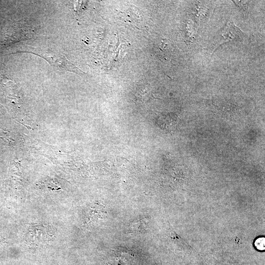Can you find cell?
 <instances>
[{"mask_svg":"<svg viewBox=\"0 0 265 265\" xmlns=\"http://www.w3.org/2000/svg\"><path fill=\"white\" fill-rule=\"evenodd\" d=\"M20 53H26L38 55L46 60L54 68L60 71L71 72L80 76H83L85 74L65 56L50 50L29 48Z\"/></svg>","mask_w":265,"mask_h":265,"instance_id":"1","label":"cell"},{"mask_svg":"<svg viewBox=\"0 0 265 265\" xmlns=\"http://www.w3.org/2000/svg\"><path fill=\"white\" fill-rule=\"evenodd\" d=\"M245 37V33L236 26L233 22H228L216 36L215 48L227 42H242Z\"/></svg>","mask_w":265,"mask_h":265,"instance_id":"2","label":"cell"},{"mask_svg":"<svg viewBox=\"0 0 265 265\" xmlns=\"http://www.w3.org/2000/svg\"><path fill=\"white\" fill-rule=\"evenodd\" d=\"M132 256L125 252H114L107 262V265H129L132 262Z\"/></svg>","mask_w":265,"mask_h":265,"instance_id":"3","label":"cell"},{"mask_svg":"<svg viewBox=\"0 0 265 265\" xmlns=\"http://www.w3.org/2000/svg\"><path fill=\"white\" fill-rule=\"evenodd\" d=\"M177 117L173 113H168L161 115L157 120L159 127L165 130L172 129L176 125Z\"/></svg>","mask_w":265,"mask_h":265,"instance_id":"4","label":"cell"},{"mask_svg":"<svg viewBox=\"0 0 265 265\" xmlns=\"http://www.w3.org/2000/svg\"><path fill=\"white\" fill-rule=\"evenodd\" d=\"M256 247L259 250H265V238H260L255 242Z\"/></svg>","mask_w":265,"mask_h":265,"instance_id":"5","label":"cell"}]
</instances>
